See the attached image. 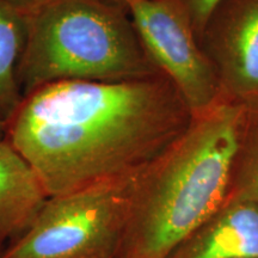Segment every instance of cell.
Listing matches in <instances>:
<instances>
[{"label": "cell", "instance_id": "cell-1", "mask_svg": "<svg viewBox=\"0 0 258 258\" xmlns=\"http://www.w3.org/2000/svg\"><path fill=\"white\" fill-rule=\"evenodd\" d=\"M191 120L161 73L123 82L67 80L25 96L6 122L5 138L50 198L135 172Z\"/></svg>", "mask_w": 258, "mask_h": 258}, {"label": "cell", "instance_id": "cell-2", "mask_svg": "<svg viewBox=\"0 0 258 258\" xmlns=\"http://www.w3.org/2000/svg\"><path fill=\"white\" fill-rule=\"evenodd\" d=\"M246 106L222 98L134 177L118 258H169L225 206Z\"/></svg>", "mask_w": 258, "mask_h": 258}, {"label": "cell", "instance_id": "cell-3", "mask_svg": "<svg viewBox=\"0 0 258 258\" xmlns=\"http://www.w3.org/2000/svg\"><path fill=\"white\" fill-rule=\"evenodd\" d=\"M159 73L117 0H49L28 14L18 69L23 98L67 80L123 82Z\"/></svg>", "mask_w": 258, "mask_h": 258}, {"label": "cell", "instance_id": "cell-4", "mask_svg": "<svg viewBox=\"0 0 258 258\" xmlns=\"http://www.w3.org/2000/svg\"><path fill=\"white\" fill-rule=\"evenodd\" d=\"M137 172L48 198L0 258H106L123 232Z\"/></svg>", "mask_w": 258, "mask_h": 258}, {"label": "cell", "instance_id": "cell-5", "mask_svg": "<svg viewBox=\"0 0 258 258\" xmlns=\"http://www.w3.org/2000/svg\"><path fill=\"white\" fill-rule=\"evenodd\" d=\"M157 70L172 83L192 116L222 98L214 67L188 17L173 0H117Z\"/></svg>", "mask_w": 258, "mask_h": 258}, {"label": "cell", "instance_id": "cell-6", "mask_svg": "<svg viewBox=\"0 0 258 258\" xmlns=\"http://www.w3.org/2000/svg\"><path fill=\"white\" fill-rule=\"evenodd\" d=\"M200 43L214 67L222 97L258 106V0H222Z\"/></svg>", "mask_w": 258, "mask_h": 258}, {"label": "cell", "instance_id": "cell-7", "mask_svg": "<svg viewBox=\"0 0 258 258\" xmlns=\"http://www.w3.org/2000/svg\"><path fill=\"white\" fill-rule=\"evenodd\" d=\"M48 198L30 164L8 139L0 141V241L23 233Z\"/></svg>", "mask_w": 258, "mask_h": 258}, {"label": "cell", "instance_id": "cell-8", "mask_svg": "<svg viewBox=\"0 0 258 258\" xmlns=\"http://www.w3.org/2000/svg\"><path fill=\"white\" fill-rule=\"evenodd\" d=\"M220 209L185 258H258V205L238 196Z\"/></svg>", "mask_w": 258, "mask_h": 258}, {"label": "cell", "instance_id": "cell-9", "mask_svg": "<svg viewBox=\"0 0 258 258\" xmlns=\"http://www.w3.org/2000/svg\"><path fill=\"white\" fill-rule=\"evenodd\" d=\"M28 34V14L0 0V120L8 122L23 101L19 61Z\"/></svg>", "mask_w": 258, "mask_h": 258}, {"label": "cell", "instance_id": "cell-10", "mask_svg": "<svg viewBox=\"0 0 258 258\" xmlns=\"http://www.w3.org/2000/svg\"><path fill=\"white\" fill-rule=\"evenodd\" d=\"M239 159H244L246 171V186L239 196L258 205V106H246Z\"/></svg>", "mask_w": 258, "mask_h": 258}, {"label": "cell", "instance_id": "cell-11", "mask_svg": "<svg viewBox=\"0 0 258 258\" xmlns=\"http://www.w3.org/2000/svg\"><path fill=\"white\" fill-rule=\"evenodd\" d=\"M184 11L199 41L222 0H173Z\"/></svg>", "mask_w": 258, "mask_h": 258}, {"label": "cell", "instance_id": "cell-12", "mask_svg": "<svg viewBox=\"0 0 258 258\" xmlns=\"http://www.w3.org/2000/svg\"><path fill=\"white\" fill-rule=\"evenodd\" d=\"M3 2L8 3L9 5L18 9L19 11L30 14V12L40 8V6L46 4L49 0H3Z\"/></svg>", "mask_w": 258, "mask_h": 258}, {"label": "cell", "instance_id": "cell-13", "mask_svg": "<svg viewBox=\"0 0 258 258\" xmlns=\"http://www.w3.org/2000/svg\"><path fill=\"white\" fill-rule=\"evenodd\" d=\"M6 137V123L3 120H0V141L4 140Z\"/></svg>", "mask_w": 258, "mask_h": 258}]
</instances>
